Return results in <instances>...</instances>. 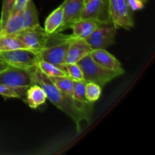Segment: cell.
Segmentation results:
<instances>
[{"mask_svg": "<svg viewBox=\"0 0 155 155\" xmlns=\"http://www.w3.org/2000/svg\"><path fill=\"white\" fill-rule=\"evenodd\" d=\"M28 71L33 83L39 85L45 90L47 99L74 121L77 131L80 132L86 125L90 124L93 104H83L74 99V97L61 92L37 65L32 67Z\"/></svg>", "mask_w": 155, "mask_h": 155, "instance_id": "obj_1", "label": "cell"}, {"mask_svg": "<svg viewBox=\"0 0 155 155\" xmlns=\"http://www.w3.org/2000/svg\"><path fill=\"white\" fill-rule=\"evenodd\" d=\"M77 64L80 65L83 71V80L87 82L96 83L101 88L125 72L124 69L120 71H115L104 68L102 65L95 62L92 58L90 54L83 58L80 61L77 62Z\"/></svg>", "mask_w": 155, "mask_h": 155, "instance_id": "obj_2", "label": "cell"}, {"mask_svg": "<svg viewBox=\"0 0 155 155\" xmlns=\"http://www.w3.org/2000/svg\"><path fill=\"white\" fill-rule=\"evenodd\" d=\"M0 61L9 66L23 69H30L37 65L39 58L38 53L29 48H18L0 52Z\"/></svg>", "mask_w": 155, "mask_h": 155, "instance_id": "obj_3", "label": "cell"}, {"mask_svg": "<svg viewBox=\"0 0 155 155\" xmlns=\"http://www.w3.org/2000/svg\"><path fill=\"white\" fill-rule=\"evenodd\" d=\"M72 39V35L64 36L60 42L41 49L37 52L39 60L49 62L60 68L65 64L67 53Z\"/></svg>", "mask_w": 155, "mask_h": 155, "instance_id": "obj_4", "label": "cell"}, {"mask_svg": "<svg viewBox=\"0 0 155 155\" xmlns=\"http://www.w3.org/2000/svg\"><path fill=\"white\" fill-rule=\"evenodd\" d=\"M15 35L29 49L38 52L47 46L49 35L39 25L25 29Z\"/></svg>", "mask_w": 155, "mask_h": 155, "instance_id": "obj_5", "label": "cell"}, {"mask_svg": "<svg viewBox=\"0 0 155 155\" xmlns=\"http://www.w3.org/2000/svg\"><path fill=\"white\" fill-rule=\"evenodd\" d=\"M95 20L101 24L111 23L108 0H89L85 3L80 20Z\"/></svg>", "mask_w": 155, "mask_h": 155, "instance_id": "obj_6", "label": "cell"}, {"mask_svg": "<svg viewBox=\"0 0 155 155\" xmlns=\"http://www.w3.org/2000/svg\"><path fill=\"white\" fill-rule=\"evenodd\" d=\"M117 28L112 23L101 24L85 40L92 49H106L113 45L115 40Z\"/></svg>", "mask_w": 155, "mask_h": 155, "instance_id": "obj_7", "label": "cell"}, {"mask_svg": "<svg viewBox=\"0 0 155 155\" xmlns=\"http://www.w3.org/2000/svg\"><path fill=\"white\" fill-rule=\"evenodd\" d=\"M0 84L12 87H29L33 84L28 69L9 66L0 72Z\"/></svg>", "mask_w": 155, "mask_h": 155, "instance_id": "obj_8", "label": "cell"}, {"mask_svg": "<svg viewBox=\"0 0 155 155\" xmlns=\"http://www.w3.org/2000/svg\"><path fill=\"white\" fill-rule=\"evenodd\" d=\"M63 6V21L56 33H61L70 28L73 23L80 20L84 6V0H64Z\"/></svg>", "mask_w": 155, "mask_h": 155, "instance_id": "obj_9", "label": "cell"}, {"mask_svg": "<svg viewBox=\"0 0 155 155\" xmlns=\"http://www.w3.org/2000/svg\"><path fill=\"white\" fill-rule=\"evenodd\" d=\"M92 50L85 39L73 36L67 53L65 64H77L85 56L90 54Z\"/></svg>", "mask_w": 155, "mask_h": 155, "instance_id": "obj_10", "label": "cell"}, {"mask_svg": "<svg viewBox=\"0 0 155 155\" xmlns=\"http://www.w3.org/2000/svg\"><path fill=\"white\" fill-rule=\"evenodd\" d=\"M101 24L95 20L82 19L73 23L70 28L73 30V36L80 39H86Z\"/></svg>", "mask_w": 155, "mask_h": 155, "instance_id": "obj_11", "label": "cell"}, {"mask_svg": "<svg viewBox=\"0 0 155 155\" xmlns=\"http://www.w3.org/2000/svg\"><path fill=\"white\" fill-rule=\"evenodd\" d=\"M47 95L45 90L39 85L33 83L30 86L26 92L24 101L32 109H36L45 104Z\"/></svg>", "mask_w": 155, "mask_h": 155, "instance_id": "obj_12", "label": "cell"}, {"mask_svg": "<svg viewBox=\"0 0 155 155\" xmlns=\"http://www.w3.org/2000/svg\"><path fill=\"white\" fill-rule=\"evenodd\" d=\"M90 56L95 62L108 69L120 71L123 70L121 63L106 49H93L90 52Z\"/></svg>", "mask_w": 155, "mask_h": 155, "instance_id": "obj_13", "label": "cell"}, {"mask_svg": "<svg viewBox=\"0 0 155 155\" xmlns=\"http://www.w3.org/2000/svg\"><path fill=\"white\" fill-rule=\"evenodd\" d=\"M23 30H24V25L22 9L12 12L5 25L0 30V36L16 34Z\"/></svg>", "mask_w": 155, "mask_h": 155, "instance_id": "obj_14", "label": "cell"}, {"mask_svg": "<svg viewBox=\"0 0 155 155\" xmlns=\"http://www.w3.org/2000/svg\"><path fill=\"white\" fill-rule=\"evenodd\" d=\"M119 27L125 30H130L134 27L133 12L131 10L127 0H117Z\"/></svg>", "mask_w": 155, "mask_h": 155, "instance_id": "obj_15", "label": "cell"}, {"mask_svg": "<svg viewBox=\"0 0 155 155\" xmlns=\"http://www.w3.org/2000/svg\"><path fill=\"white\" fill-rule=\"evenodd\" d=\"M62 21H63V6L61 5L46 18L44 25V30L48 35L56 33V31L61 25Z\"/></svg>", "mask_w": 155, "mask_h": 155, "instance_id": "obj_16", "label": "cell"}, {"mask_svg": "<svg viewBox=\"0 0 155 155\" xmlns=\"http://www.w3.org/2000/svg\"><path fill=\"white\" fill-rule=\"evenodd\" d=\"M24 30L39 25V14L33 0H29L23 9Z\"/></svg>", "mask_w": 155, "mask_h": 155, "instance_id": "obj_17", "label": "cell"}, {"mask_svg": "<svg viewBox=\"0 0 155 155\" xmlns=\"http://www.w3.org/2000/svg\"><path fill=\"white\" fill-rule=\"evenodd\" d=\"M18 48H27L24 43L15 35L0 36V52L12 51Z\"/></svg>", "mask_w": 155, "mask_h": 155, "instance_id": "obj_18", "label": "cell"}, {"mask_svg": "<svg viewBox=\"0 0 155 155\" xmlns=\"http://www.w3.org/2000/svg\"><path fill=\"white\" fill-rule=\"evenodd\" d=\"M50 80L53 84L61 91L66 95L73 97L74 87V80L71 77L67 76L62 77H51Z\"/></svg>", "mask_w": 155, "mask_h": 155, "instance_id": "obj_19", "label": "cell"}, {"mask_svg": "<svg viewBox=\"0 0 155 155\" xmlns=\"http://www.w3.org/2000/svg\"><path fill=\"white\" fill-rule=\"evenodd\" d=\"M28 87H12L7 85L0 84V95L5 98H17L24 100Z\"/></svg>", "mask_w": 155, "mask_h": 155, "instance_id": "obj_20", "label": "cell"}, {"mask_svg": "<svg viewBox=\"0 0 155 155\" xmlns=\"http://www.w3.org/2000/svg\"><path fill=\"white\" fill-rule=\"evenodd\" d=\"M37 66L41 70L42 73L48 76V77H62V76H67L66 73L61 69L59 67L49 63V62L45 61L39 60L37 64Z\"/></svg>", "mask_w": 155, "mask_h": 155, "instance_id": "obj_21", "label": "cell"}, {"mask_svg": "<svg viewBox=\"0 0 155 155\" xmlns=\"http://www.w3.org/2000/svg\"><path fill=\"white\" fill-rule=\"evenodd\" d=\"M87 81L85 80H74V87L73 97L75 100L83 104H91L86 98V84Z\"/></svg>", "mask_w": 155, "mask_h": 155, "instance_id": "obj_22", "label": "cell"}, {"mask_svg": "<svg viewBox=\"0 0 155 155\" xmlns=\"http://www.w3.org/2000/svg\"><path fill=\"white\" fill-rule=\"evenodd\" d=\"M61 69L63 70L67 75L74 80H83V74L81 68L78 64H64L60 66Z\"/></svg>", "mask_w": 155, "mask_h": 155, "instance_id": "obj_23", "label": "cell"}, {"mask_svg": "<svg viewBox=\"0 0 155 155\" xmlns=\"http://www.w3.org/2000/svg\"><path fill=\"white\" fill-rule=\"evenodd\" d=\"M101 95V87L92 82H87L86 84V98L90 103H94L99 99Z\"/></svg>", "mask_w": 155, "mask_h": 155, "instance_id": "obj_24", "label": "cell"}, {"mask_svg": "<svg viewBox=\"0 0 155 155\" xmlns=\"http://www.w3.org/2000/svg\"><path fill=\"white\" fill-rule=\"evenodd\" d=\"M16 0H3L0 18V30L4 27L15 7Z\"/></svg>", "mask_w": 155, "mask_h": 155, "instance_id": "obj_25", "label": "cell"}, {"mask_svg": "<svg viewBox=\"0 0 155 155\" xmlns=\"http://www.w3.org/2000/svg\"><path fill=\"white\" fill-rule=\"evenodd\" d=\"M130 8L133 12L141 10L144 8V2L142 0H127Z\"/></svg>", "mask_w": 155, "mask_h": 155, "instance_id": "obj_26", "label": "cell"}, {"mask_svg": "<svg viewBox=\"0 0 155 155\" xmlns=\"http://www.w3.org/2000/svg\"><path fill=\"white\" fill-rule=\"evenodd\" d=\"M29 0H16V2H15V7H14L12 12H16V11H21L22 9H24V8L25 7L26 4L27 3Z\"/></svg>", "mask_w": 155, "mask_h": 155, "instance_id": "obj_27", "label": "cell"}, {"mask_svg": "<svg viewBox=\"0 0 155 155\" xmlns=\"http://www.w3.org/2000/svg\"><path fill=\"white\" fill-rule=\"evenodd\" d=\"M8 67V65L7 64L0 61V72H2V71H4V70H5Z\"/></svg>", "mask_w": 155, "mask_h": 155, "instance_id": "obj_28", "label": "cell"}, {"mask_svg": "<svg viewBox=\"0 0 155 155\" xmlns=\"http://www.w3.org/2000/svg\"><path fill=\"white\" fill-rule=\"evenodd\" d=\"M88 1H89V0H84V4H85V3H86V2H87Z\"/></svg>", "mask_w": 155, "mask_h": 155, "instance_id": "obj_29", "label": "cell"}, {"mask_svg": "<svg viewBox=\"0 0 155 155\" xmlns=\"http://www.w3.org/2000/svg\"><path fill=\"white\" fill-rule=\"evenodd\" d=\"M142 2H146V1H147V0H142Z\"/></svg>", "mask_w": 155, "mask_h": 155, "instance_id": "obj_30", "label": "cell"}]
</instances>
